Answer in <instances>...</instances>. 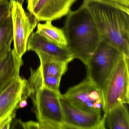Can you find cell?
<instances>
[{
    "label": "cell",
    "instance_id": "1",
    "mask_svg": "<svg viewBox=\"0 0 129 129\" xmlns=\"http://www.w3.org/2000/svg\"><path fill=\"white\" fill-rule=\"evenodd\" d=\"M101 39L129 58V8L108 0H84Z\"/></svg>",
    "mask_w": 129,
    "mask_h": 129
},
{
    "label": "cell",
    "instance_id": "2",
    "mask_svg": "<svg viewBox=\"0 0 129 129\" xmlns=\"http://www.w3.org/2000/svg\"><path fill=\"white\" fill-rule=\"evenodd\" d=\"M68 49L74 58L87 64L101 40L99 32L85 5L67 15L63 28Z\"/></svg>",
    "mask_w": 129,
    "mask_h": 129
},
{
    "label": "cell",
    "instance_id": "3",
    "mask_svg": "<svg viewBox=\"0 0 129 129\" xmlns=\"http://www.w3.org/2000/svg\"><path fill=\"white\" fill-rule=\"evenodd\" d=\"M61 95L60 92L42 87L30 96L39 129H64Z\"/></svg>",
    "mask_w": 129,
    "mask_h": 129
},
{
    "label": "cell",
    "instance_id": "4",
    "mask_svg": "<svg viewBox=\"0 0 129 129\" xmlns=\"http://www.w3.org/2000/svg\"><path fill=\"white\" fill-rule=\"evenodd\" d=\"M123 55L115 47L101 39L86 65L87 77L102 92L112 72Z\"/></svg>",
    "mask_w": 129,
    "mask_h": 129
},
{
    "label": "cell",
    "instance_id": "5",
    "mask_svg": "<svg viewBox=\"0 0 129 129\" xmlns=\"http://www.w3.org/2000/svg\"><path fill=\"white\" fill-rule=\"evenodd\" d=\"M129 59L121 56L103 90V115L120 104H129Z\"/></svg>",
    "mask_w": 129,
    "mask_h": 129
},
{
    "label": "cell",
    "instance_id": "6",
    "mask_svg": "<svg viewBox=\"0 0 129 129\" xmlns=\"http://www.w3.org/2000/svg\"><path fill=\"white\" fill-rule=\"evenodd\" d=\"M62 96L78 109L101 114L103 105V92L87 77L77 85L69 88Z\"/></svg>",
    "mask_w": 129,
    "mask_h": 129
},
{
    "label": "cell",
    "instance_id": "7",
    "mask_svg": "<svg viewBox=\"0 0 129 129\" xmlns=\"http://www.w3.org/2000/svg\"><path fill=\"white\" fill-rule=\"evenodd\" d=\"M12 21L14 51L19 58H22L27 51L28 38L39 23L35 16L27 12L22 5L10 1Z\"/></svg>",
    "mask_w": 129,
    "mask_h": 129
},
{
    "label": "cell",
    "instance_id": "8",
    "mask_svg": "<svg viewBox=\"0 0 129 129\" xmlns=\"http://www.w3.org/2000/svg\"><path fill=\"white\" fill-rule=\"evenodd\" d=\"M26 82L19 75L0 93V129H10L19 103L25 99Z\"/></svg>",
    "mask_w": 129,
    "mask_h": 129
},
{
    "label": "cell",
    "instance_id": "9",
    "mask_svg": "<svg viewBox=\"0 0 129 129\" xmlns=\"http://www.w3.org/2000/svg\"><path fill=\"white\" fill-rule=\"evenodd\" d=\"M60 102L63 112L64 129H105L101 114L89 113L76 108L61 95Z\"/></svg>",
    "mask_w": 129,
    "mask_h": 129
},
{
    "label": "cell",
    "instance_id": "10",
    "mask_svg": "<svg viewBox=\"0 0 129 129\" xmlns=\"http://www.w3.org/2000/svg\"><path fill=\"white\" fill-rule=\"evenodd\" d=\"M77 0H38L28 10L38 21H52L67 15Z\"/></svg>",
    "mask_w": 129,
    "mask_h": 129
},
{
    "label": "cell",
    "instance_id": "11",
    "mask_svg": "<svg viewBox=\"0 0 129 129\" xmlns=\"http://www.w3.org/2000/svg\"><path fill=\"white\" fill-rule=\"evenodd\" d=\"M27 51L43 53L69 62L74 59L68 48L59 46L36 31L32 32L28 38Z\"/></svg>",
    "mask_w": 129,
    "mask_h": 129
},
{
    "label": "cell",
    "instance_id": "12",
    "mask_svg": "<svg viewBox=\"0 0 129 129\" xmlns=\"http://www.w3.org/2000/svg\"><path fill=\"white\" fill-rule=\"evenodd\" d=\"M23 64L22 58H19L13 49L0 60V93L19 76Z\"/></svg>",
    "mask_w": 129,
    "mask_h": 129
},
{
    "label": "cell",
    "instance_id": "13",
    "mask_svg": "<svg viewBox=\"0 0 129 129\" xmlns=\"http://www.w3.org/2000/svg\"><path fill=\"white\" fill-rule=\"evenodd\" d=\"M30 71V75L26 82L25 99H27L32 93L42 87L60 92L59 88L62 77L43 74L38 68L36 70L31 68Z\"/></svg>",
    "mask_w": 129,
    "mask_h": 129
},
{
    "label": "cell",
    "instance_id": "14",
    "mask_svg": "<svg viewBox=\"0 0 129 129\" xmlns=\"http://www.w3.org/2000/svg\"><path fill=\"white\" fill-rule=\"evenodd\" d=\"M36 53L40 61L38 68L43 74L62 77L67 72L68 62L43 53Z\"/></svg>",
    "mask_w": 129,
    "mask_h": 129
},
{
    "label": "cell",
    "instance_id": "15",
    "mask_svg": "<svg viewBox=\"0 0 129 129\" xmlns=\"http://www.w3.org/2000/svg\"><path fill=\"white\" fill-rule=\"evenodd\" d=\"M105 127L110 129H129V114L126 104L115 106L103 115Z\"/></svg>",
    "mask_w": 129,
    "mask_h": 129
},
{
    "label": "cell",
    "instance_id": "16",
    "mask_svg": "<svg viewBox=\"0 0 129 129\" xmlns=\"http://www.w3.org/2000/svg\"><path fill=\"white\" fill-rule=\"evenodd\" d=\"M46 22L44 24H38L36 32L59 46L68 48V40L63 29L53 25L52 21Z\"/></svg>",
    "mask_w": 129,
    "mask_h": 129
},
{
    "label": "cell",
    "instance_id": "17",
    "mask_svg": "<svg viewBox=\"0 0 129 129\" xmlns=\"http://www.w3.org/2000/svg\"><path fill=\"white\" fill-rule=\"evenodd\" d=\"M13 40L11 15L0 25V60L6 56L12 50L11 46Z\"/></svg>",
    "mask_w": 129,
    "mask_h": 129
},
{
    "label": "cell",
    "instance_id": "18",
    "mask_svg": "<svg viewBox=\"0 0 129 129\" xmlns=\"http://www.w3.org/2000/svg\"><path fill=\"white\" fill-rule=\"evenodd\" d=\"M11 15L10 1L9 0H0V25Z\"/></svg>",
    "mask_w": 129,
    "mask_h": 129
},
{
    "label": "cell",
    "instance_id": "19",
    "mask_svg": "<svg viewBox=\"0 0 129 129\" xmlns=\"http://www.w3.org/2000/svg\"><path fill=\"white\" fill-rule=\"evenodd\" d=\"M23 129H39V124L38 122L35 121H27L26 122H23Z\"/></svg>",
    "mask_w": 129,
    "mask_h": 129
},
{
    "label": "cell",
    "instance_id": "20",
    "mask_svg": "<svg viewBox=\"0 0 129 129\" xmlns=\"http://www.w3.org/2000/svg\"><path fill=\"white\" fill-rule=\"evenodd\" d=\"M112 2H115L122 6L129 7V0H108Z\"/></svg>",
    "mask_w": 129,
    "mask_h": 129
},
{
    "label": "cell",
    "instance_id": "21",
    "mask_svg": "<svg viewBox=\"0 0 129 129\" xmlns=\"http://www.w3.org/2000/svg\"><path fill=\"white\" fill-rule=\"evenodd\" d=\"M28 104V102L26 99H22L19 102V103L18 108H25L27 106Z\"/></svg>",
    "mask_w": 129,
    "mask_h": 129
},
{
    "label": "cell",
    "instance_id": "22",
    "mask_svg": "<svg viewBox=\"0 0 129 129\" xmlns=\"http://www.w3.org/2000/svg\"><path fill=\"white\" fill-rule=\"evenodd\" d=\"M38 1V0H27V9L28 10L31 8Z\"/></svg>",
    "mask_w": 129,
    "mask_h": 129
},
{
    "label": "cell",
    "instance_id": "23",
    "mask_svg": "<svg viewBox=\"0 0 129 129\" xmlns=\"http://www.w3.org/2000/svg\"><path fill=\"white\" fill-rule=\"evenodd\" d=\"M10 1H14L22 5L25 0H10Z\"/></svg>",
    "mask_w": 129,
    "mask_h": 129
}]
</instances>
